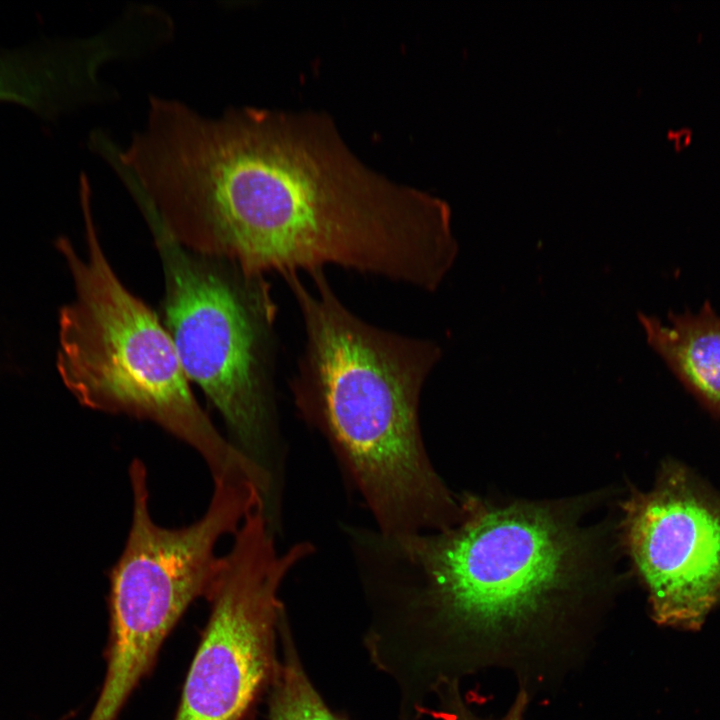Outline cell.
Here are the masks:
<instances>
[{"instance_id":"8fae6325","label":"cell","mask_w":720,"mask_h":720,"mask_svg":"<svg viewBox=\"0 0 720 720\" xmlns=\"http://www.w3.org/2000/svg\"><path fill=\"white\" fill-rule=\"evenodd\" d=\"M439 714L442 720H523L529 695L519 690L507 712L497 719L483 718L473 712L461 697L457 682L449 683L438 690Z\"/></svg>"},{"instance_id":"52a82bcc","label":"cell","mask_w":720,"mask_h":720,"mask_svg":"<svg viewBox=\"0 0 720 720\" xmlns=\"http://www.w3.org/2000/svg\"><path fill=\"white\" fill-rule=\"evenodd\" d=\"M233 536L206 598L209 618L174 720H246L278 662L285 613L279 590L312 547L302 543L279 552L263 507L251 511Z\"/></svg>"},{"instance_id":"3957f363","label":"cell","mask_w":720,"mask_h":720,"mask_svg":"<svg viewBox=\"0 0 720 720\" xmlns=\"http://www.w3.org/2000/svg\"><path fill=\"white\" fill-rule=\"evenodd\" d=\"M282 278L299 309L304 350L290 382L301 416L329 441L377 532L398 537L451 527L457 501L434 470L419 423L424 384L442 357L430 339L373 325L351 311L324 270Z\"/></svg>"},{"instance_id":"30bf717a","label":"cell","mask_w":720,"mask_h":720,"mask_svg":"<svg viewBox=\"0 0 720 720\" xmlns=\"http://www.w3.org/2000/svg\"><path fill=\"white\" fill-rule=\"evenodd\" d=\"M282 656L269 685V720H345L324 703L308 678L286 614L279 623Z\"/></svg>"},{"instance_id":"8992f818","label":"cell","mask_w":720,"mask_h":720,"mask_svg":"<svg viewBox=\"0 0 720 720\" xmlns=\"http://www.w3.org/2000/svg\"><path fill=\"white\" fill-rule=\"evenodd\" d=\"M161 258L163 314L181 365L221 414L233 443L271 474L276 304L264 277L227 272L150 227Z\"/></svg>"},{"instance_id":"ba28073f","label":"cell","mask_w":720,"mask_h":720,"mask_svg":"<svg viewBox=\"0 0 720 720\" xmlns=\"http://www.w3.org/2000/svg\"><path fill=\"white\" fill-rule=\"evenodd\" d=\"M621 525L654 621L700 629L720 602V497L670 461L624 502Z\"/></svg>"},{"instance_id":"7a4b0ae2","label":"cell","mask_w":720,"mask_h":720,"mask_svg":"<svg viewBox=\"0 0 720 720\" xmlns=\"http://www.w3.org/2000/svg\"><path fill=\"white\" fill-rule=\"evenodd\" d=\"M577 506L465 497L449 528L358 534L366 645L403 698L423 704L477 669L522 671L558 648L597 579V536Z\"/></svg>"},{"instance_id":"277c9868","label":"cell","mask_w":720,"mask_h":720,"mask_svg":"<svg viewBox=\"0 0 720 720\" xmlns=\"http://www.w3.org/2000/svg\"><path fill=\"white\" fill-rule=\"evenodd\" d=\"M87 255L61 237L56 247L76 296L59 314L58 372L87 408L150 421L192 447L213 480L254 476L257 464L217 430L192 393L174 342L156 314L121 282L100 244L81 183Z\"/></svg>"},{"instance_id":"6da1fadb","label":"cell","mask_w":720,"mask_h":720,"mask_svg":"<svg viewBox=\"0 0 720 720\" xmlns=\"http://www.w3.org/2000/svg\"><path fill=\"white\" fill-rule=\"evenodd\" d=\"M173 193L191 244L247 277L333 265L434 292L458 255L448 206L370 168L319 113L241 107L202 119Z\"/></svg>"},{"instance_id":"5b68a950","label":"cell","mask_w":720,"mask_h":720,"mask_svg":"<svg viewBox=\"0 0 720 720\" xmlns=\"http://www.w3.org/2000/svg\"><path fill=\"white\" fill-rule=\"evenodd\" d=\"M132 521L110 572L106 673L88 720H117L150 672L165 639L189 605L207 598L221 570L219 540L235 534L254 509L267 507L263 489L245 477L215 480L207 510L194 523L167 528L149 510L146 466L129 467Z\"/></svg>"},{"instance_id":"9c48e42d","label":"cell","mask_w":720,"mask_h":720,"mask_svg":"<svg viewBox=\"0 0 720 720\" xmlns=\"http://www.w3.org/2000/svg\"><path fill=\"white\" fill-rule=\"evenodd\" d=\"M649 346L707 410L720 416V316L706 301L696 313H670L669 323L637 314Z\"/></svg>"}]
</instances>
